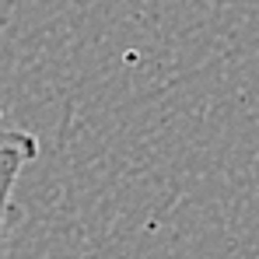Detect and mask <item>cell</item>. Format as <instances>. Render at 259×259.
<instances>
[{
	"label": "cell",
	"instance_id": "1",
	"mask_svg": "<svg viewBox=\"0 0 259 259\" xmlns=\"http://www.w3.org/2000/svg\"><path fill=\"white\" fill-rule=\"evenodd\" d=\"M39 140L21 126H7L0 119V259H7L11 224H14V186L28 161H35Z\"/></svg>",
	"mask_w": 259,
	"mask_h": 259
}]
</instances>
